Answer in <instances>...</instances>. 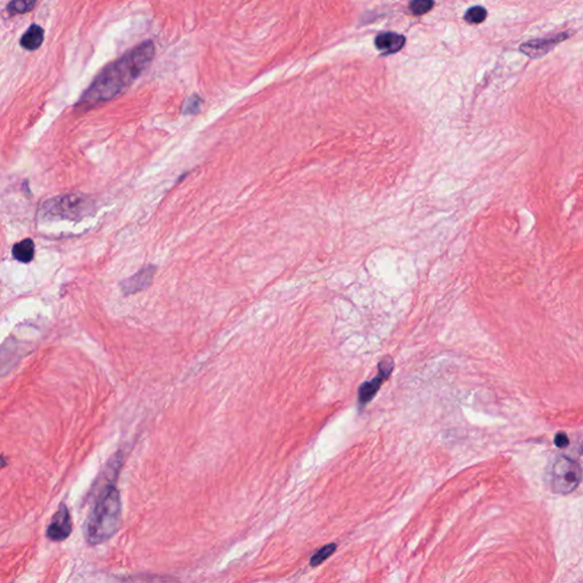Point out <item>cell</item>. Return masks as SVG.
<instances>
[{
	"label": "cell",
	"instance_id": "obj_16",
	"mask_svg": "<svg viewBox=\"0 0 583 583\" xmlns=\"http://www.w3.org/2000/svg\"><path fill=\"white\" fill-rule=\"evenodd\" d=\"M434 5V1H431V0H414L409 3V10L414 15L418 17L432 10Z\"/></svg>",
	"mask_w": 583,
	"mask_h": 583
},
{
	"label": "cell",
	"instance_id": "obj_9",
	"mask_svg": "<svg viewBox=\"0 0 583 583\" xmlns=\"http://www.w3.org/2000/svg\"><path fill=\"white\" fill-rule=\"evenodd\" d=\"M406 44V38L396 33H380L375 39V46L383 55H391L398 53L403 48Z\"/></svg>",
	"mask_w": 583,
	"mask_h": 583
},
{
	"label": "cell",
	"instance_id": "obj_8",
	"mask_svg": "<svg viewBox=\"0 0 583 583\" xmlns=\"http://www.w3.org/2000/svg\"><path fill=\"white\" fill-rule=\"evenodd\" d=\"M568 38L566 33H559L557 36L551 38L535 39L531 41L526 42L521 46V52L531 58H538L545 56L548 52H550L555 46Z\"/></svg>",
	"mask_w": 583,
	"mask_h": 583
},
{
	"label": "cell",
	"instance_id": "obj_17",
	"mask_svg": "<svg viewBox=\"0 0 583 583\" xmlns=\"http://www.w3.org/2000/svg\"><path fill=\"white\" fill-rule=\"evenodd\" d=\"M201 104H202V100H201L200 97L197 96V95L190 96L189 98L186 100L184 109H183V110H184V113H196L197 111L200 110Z\"/></svg>",
	"mask_w": 583,
	"mask_h": 583
},
{
	"label": "cell",
	"instance_id": "obj_18",
	"mask_svg": "<svg viewBox=\"0 0 583 583\" xmlns=\"http://www.w3.org/2000/svg\"><path fill=\"white\" fill-rule=\"evenodd\" d=\"M568 442L570 441H568V438H567V435L565 434V433H558V434L555 436V445H556V447H558V448H565V447L568 445Z\"/></svg>",
	"mask_w": 583,
	"mask_h": 583
},
{
	"label": "cell",
	"instance_id": "obj_1",
	"mask_svg": "<svg viewBox=\"0 0 583 583\" xmlns=\"http://www.w3.org/2000/svg\"><path fill=\"white\" fill-rule=\"evenodd\" d=\"M154 55V44L151 40L136 46L97 75L91 87L81 97L79 105L95 107L122 94L147 70Z\"/></svg>",
	"mask_w": 583,
	"mask_h": 583
},
{
	"label": "cell",
	"instance_id": "obj_13",
	"mask_svg": "<svg viewBox=\"0 0 583 583\" xmlns=\"http://www.w3.org/2000/svg\"><path fill=\"white\" fill-rule=\"evenodd\" d=\"M488 17V10L482 6H474L468 8L465 13L464 19L466 22L470 24H479L485 21Z\"/></svg>",
	"mask_w": 583,
	"mask_h": 583
},
{
	"label": "cell",
	"instance_id": "obj_11",
	"mask_svg": "<svg viewBox=\"0 0 583 583\" xmlns=\"http://www.w3.org/2000/svg\"><path fill=\"white\" fill-rule=\"evenodd\" d=\"M44 38H45V31L41 26L33 24L30 26L29 30L23 35L22 39H21V46L28 50H36L41 46Z\"/></svg>",
	"mask_w": 583,
	"mask_h": 583
},
{
	"label": "cell",
	"instance_id": "obj_12",
	"mask_svg": "<svg viewBox=\"0 0 583 583\" xmlns=\"http://www.w3.org/2000/svg\"><path fill=\"white\" fill-rule=\"evenodd\" d=\"M13 255L17 261L23 263L33 261L35 258V243L33 239H23L14 245Z\"/></svg>",
	"mask_w": 583,
	"mask_h": 583
},
{
	"label": "cell",
	"instance_id": "obj_15",
	"mask_svg": "<svg viewBox=\"0 0 583 583\" xmlns=\"http://www.w3.org/2000/svg\"><path fill=\"white\" fill-rule=\"evenodd\" d=\"M36 6V1H26V0H17V1H12L8 3L7 10L10 14H24L26 12L33 10V7Z\"/></svg>",
	"mask_w": 583,
	"mask_h": 583
},
{
	"label": "cell",
	"instance_id": "obj_14",
	"mask_svg": "<svg viewBox=\"0 0 583 583\" xmlns=\"http://www.w3.org/2000/svg\"><path fill=\"white\" fill-rule=\"evenodd\" d=\"M336 550L335 544H329V545L324 546L320 548V550L313 555V557L310 559V565L311 566H318L322 564V562H325L327 558L331 557Z\"/></svg>",
	"mask_w": 583,
	"mask_h": 583
},
{
	"label": "cell",
	"instance_id": "obj_19",
	"mask_svg": "<svg viewBox=\"0 0 583 583\" xmlns=\"http://www.w3.org/2000/svg\"><path fill=\"white\" fill-rule=\"evenodd\" d=\"M7 465H8L7 458L3 457V456H0V470H3V468H6Z\"/></svg>",
	"mask_w": 583,
	"mask_h": 583
},
{
	"label": "cell",
	"instance_id": "obj_4",
	"mask_svg": "<svg viewBox=\"0 0 583 583\" xmlns=\"http://www.w3.org/2000/svg\"><path fill=\"white\" fill-rule=\"evenodd\" d=\"M394 358L384 357L380 360V366H378V374L375 378L369 380V382H364L359 389L358 392V400H359V405L360 406H366L368 402H371L377 391L380 390V385L383 384L384 380H387L390 376L391 373L394 371Z\"/></svg>",
	"mask_w": 583,
	"mask_h": 583
},
{
	"label": "cell",
	"instance_id": "obj_2",
	"mask_svg": "<svg viewBox=\"0 0 583 583\" xmlns=\"http://www.w3.org/2000/svg\"><path fill=\"white\" fill-rule=\"evenodd\" d=\"M122 522L121 497L113 484L104 485L88 517L86 538L91 546L110 540L119 531Z\"/></svg>",
	"mask_w": 583,
	"mask_h": 583
},
{
	"label": "cell",
	"instance_id": "obj_6",
	"mask_svg": "<svg viewBox=\"0 0 583 583\" xmlns=\"http://www.w3.org/2000/svg\"><path fill=\"white\" fill-rule=\"evenodd\" d=\"M46 209H47V212H50L54 216L75 218V216L84 214V211L87 209V205H86V201L82 197L77 196V195H68V196H62L61 198L52 200V202H49Z\"/></svg>",
	"mask_w": 583,
	"mask_h": 583
},
{
	"label": "cell",
	"instance_id": "obj_3",
	"mask_svg": "<svg viewBox=\"0 0 583 583\" xmlns=\"http://www.w3.org/2000/svg\"><path fill=\"white\" fill-rule=\"evenodd\" d=\"M580 465L571 458L559 456L551 468V488L558 494H568L579 487L581 482Z\"/></svg>",
	"mask_w": 583,
	"mask_h": 583
},
{
	"label": "cell",
	"instance_id": "obj_7",
	"mask_svg": "<svg viewBox=\"0 0 583 583\" xmlns=\"http://www.w3.org/2000/svg\"><path fill=\"white\" fill-rule=\"evenodd\" d=\"M156 268L151 264L142 268L138 272L132 275L131 277L127 278L124 281H121V290L124 295H130V294L138 293L142 290H146L147 287L151 286L153 277H154Z\"/></svg>",
	"mask_w": 583,
	"mask_h": 583
},
{
	"label": "cell",
	"instance_id": "obj_10",
	"mask_svg": "<svg viewBox=\"0 0 583 583\" xmlns=\"http://www.w3.org/2000/svg\"><path fill=\"white\" fill-rule=\"evenodd\" d=\"M21 352L17 343H5L0 348V376L5 375L19 362Z\"/></svg>",
	"mask_w": 583,
	"mask_h": 583
},
{
	"label": "cell",
	"instance_id": "obj_5",
	"mask_svg": "<svg viewBox=\"0 0 583 583\" xmlns=\"http://www.w3.org/2000/svg\"><path fill=\"white\" fill-rule=\"evenodd\" d=\"M72 530L73 524L71 515L66 505L62 503L55 515L53 516L52 522L49 524L46 535L52 542H63L71 535Z\"/></svg>",
	"mask_w": 583,
	"mask_h": 583
}]
</instances>
